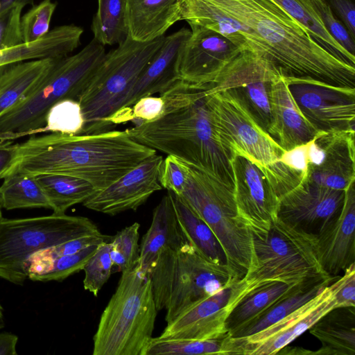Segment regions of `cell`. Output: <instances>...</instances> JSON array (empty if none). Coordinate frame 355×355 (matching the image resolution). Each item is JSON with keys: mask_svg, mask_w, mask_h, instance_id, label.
Masks as SVG:
<instances>
[{"mask_svg": "<svg viewBox=\"0 0 355 355\" xmlns=\"http://www.w3.org/2000/svg\"><path fill=\"white\" fill-rule=\"evenodd\" d=\"M182 18L221 34L286 79L355 89V66L271 0H183Z\"/></svg>", "mask_w": 355, "mask_h": 355, "instance_id": "cell-1", "label": "cell"}, {"mask_svg": "<svg viewBox=\"0 0 355 355\" xmlns=\"http://www.w3.org/2000/svg\"><path fill=\"white\" fill-rule=\"evenodd\" d=\"M155 153L125 130L51 133L19 144L14 162L1 179L14 173L64 174L85 180L99 191Z\"/></svg>", "mask_w": 355, "mask_h": 355, "instance_id": "cell-2", "label": "cell"}, {"mask_svg": "<svg viewBox=\"0 0 355 355\" xmlns=\"http://www.w3.org/2000/svg\"><path fill=\"white\" fill-rule=\"evenodd\" d=\"M209 85L176 80L159 94L164 101L161 114L125 131L136 141L191 164L233 190L230 157L206 101Z\"/></svg>", "mask_w": 355, "mask_h": 355, "instance_id": "cell-3", "label": "cell"}, {"mask_svg": "<svg viewBox=\"0 0 355 355\" xmlns=\"http://www.w3.org/2000/svg\"><path fill=\"white\" fill-rule=\"evenodd\" d=\"M93 338V355H144L157 309L148 274L135 266L121 272Z\"/></svg>", "mask_w": 355, "mask_h": 355, "instance_id": "cell-4", "label": "cell"}, {"mask_svg": "<svg viewBox=\"0 0 355 355\" xmlns=\"http://www.w3.org/2000/svg\"><path fill=\"white\" fill-rule=\"evenodd\" d=\"M148 275L158 311L171 322L195 302L241 279L227 264L215 263L190 243L162 251Z\"/></svg>", "mask_w": 355, "mask_h": 355, "instance_id": "cell-5", "label": "cell"}, {"mask_svg": "<svg viewBox=\"0 0 355 355\" xmlns=\"http://www.w3.org/2000/svg\"><path fill=\"white\" fill-rule=\"evenodd\" d=\"M105 53L104 46L93 39L76 54L59 60L25 98L0 116V140L42 132L51 107L64 99L77 101Z\"/></svg>", "mask_w": 355, "mask_h": 355, "instance_id": "cell-6", "label": "cell"}, {"mask_svg": "<svg viewBox=\"0 0 355 355\" xmlns=\"http://www.w3.org/2000/svg\"><path fill=\"white\" fill-rule=\"evenodd\" d=\"M165 35L139 42L127 36L105 53L88 85L78 98L84 118L81 134L109 130L112 117L119 110L136 80L161 47Z\"/></svg>", "mask_w": 355, "mask_h": 355, "instance_id": "cell-7", "label": "cell"}, {"mask_svg": "<svg viewBox=\"0 0 355 355\" xmlns=\"http://www.w3.org/2000/svg\"><path fill=\"white\" fill-rule=\"evenodd\" d=\"M252 244L251 263L243 277L248 293L270 282L297 284L331 277L322 266L317 235L278 217L266 232L252 234Z\"/></svg>", "mask_w": 355, "mask_h": 355, "instance_id": "cell-8", "label": "cell"}, {"mask_svg": "<svg viewBox=\"0 0 355 355\" xmlns=\"http://www.w3.org/2000/svg\"><path fill=\"white\" fill-rule=\"evenodd\" d=\"M184 162L187 178L179 196L212 230L223 247L227 265L243 278L251 263L252 234L239 216L233 190L202 169Z\"/></svg>", "mask_w": 355, "mask_h": 355, "instance_id": "cell-9", "label": "cell"}, {"mask_svg": "<svg viewBox=\"0 0 355 355\" xmlns=\"http://www.w3.org/2000/svg\"><path fill=\"white\" fill-rule=\"evenodd\" d=\"M101 233L89 218L66 214L0 219V278L22 285L25 265L35 252L87 235Z\"/></svg>", "mask_w": 355, "mask_h": 355, "instance_id": "cell-10", "label": "cell"}, {"mask_svg": "<svg viewBox=\"0 0 355 355\" xmlns=\"http://www.w3.org/2000/svg\"><path fill=\"white\" fill-rule=\"evenodd\" d=\"M220 141L230 158L245 156L264 171L268 178L277 173L284 150L254 120L241 101L224 89L211 85L205 90Z\"/></svg>", "mask_w": 355, "mask_h": 355, "instance_id": "cell-11", "label": "cell"}, {"mask_svg": "<svg viewBox=\"0 0 355 355\" xmlns=\"http://www.w3.org/2000/svg\"><path fill=\"white\" fill-rule=\"evenodd\" d=\"M335 306L329 284L311 301L261 331L244 338L227 334L223 340V355L277 354Z\"/></svg>", "mask_w": 355, "mask_h": 355, "instance_id": "cell-12", "label": "cell"}, {"mask_svg": "<svg viewBox=\"0 0 355 355\" xmlns=\"http://www.w3.org/2000/svg\"><path fill=\"white\" fill-rule=\"evenodd\" d=\"M302 114L318 132H354L355 89L286 79Z\"/></svg>", "mask_w": 355, "mask_h": 355, "instance_id": "cell-13", "label": "cell"}, {"mask_svg": "<svg viewBox=\"0 0 355 355\" xmlns=\"http://www.w3.org/2000/svg\"><path fill=\"white\" fill-rule=\"evenodd\" d=\"M280 76L265 60L245 51L225 70L212 87L233 94L268 133L271 125V87Z\"/></svg>", "mask_w": 355, "mask_h": 355, "instance_id": "cell-14", "label": "cell"}, {"mask_svg": "<svg viewBox=\"0 0 355 355\" xmlns=\"http://www.w3.org/2000/svg\"><path fill=\"white\" fill-rule=\"evenodd\" d=\"M233 195L238 214L251 234L266 232L277 218L279 198L255 162L235 155L230 158Z\"/></svg>", "mask_w": 355, "mask_h": 355, "instance_id": "cell-15", "label": "cell"}, {"mask_svg": "<svg viewBox=\"0 0 355 355\" xmlns=\"http://www.w3.org/2000/svg\"><path fill=\"white\" fill-rule=\"evenodd\" d=\"M189 26L191 33L179 58L178 80L214 85L245 51L213 30L195 24Z\"/></svg>", "mask_w": 355, "mask_h": 355, "instance_id": "cell-16", "label": "cell"}, {"mask_svg": "<svg viewBox=\"0 0 355 355\" xmlns=\"http://www.w3.org/2000/svg\"><path fill=\"white\" fill-rule=\"evenodd\" d=\"M248 294V285L241 278L189 306L167 323L160 336L194 340L223 338L227 334L225 324L229 314Z\"/></svg>", "mask_w": 355, "mask_h": 355, "instance_id": "cell-17", "label": "cell"}, {"mask_svg": "<svg viewBox=\"0 0 355 355\" xmlns=\"http://www.w3.org/2000/svg\"><path fill=\"white\" fill-rule=\"evenodd\" d=\"M303 180L345 191L355 181L354 132H322L307 143Z\"/></svg>", "mask_w": 355, "mask_h": 355, "instance_id": "cell-18", "label": "cell"}, {"mask_svg": "<svg viewBox=\"0 0 355 355\" xmlns=\"http://www.w3.org/2000/svg\"><path fill=\"white\" fill-rule=\"evenodd\" d=\"M345 191L307 180L279 198L277 217L308 233L318 235L340 211Z\"/></svg>", "mask_w": 355, "mask_h": 355, "instance_id": "cell-19", "label": "cell"}, {"mask_svg": "<svg viewBox=\"0 0 355 355\" xmlns=\"http://www.w3.org/2000/svg\"><path fill=\"white\" fill-rule=\"evenodd\" d=\"M162 161V156L156 153L150 156L107 187L97 191L83 206L110 216L136 211L162 189L159 179Z\"/></svg>", "mask_w": 355, "mask_h": 355, "instance_id": "cell-20", "label": "cell"}, {"mask_svg": "<svg viewBox=\"0 0 355 355\" xmlns=\"http://www.w3.org/2000/svg\"><path fill=\"white\" fill-rule=\"evenodd\" d=\"M191 31L182 28L165 36L164 40L124 98L119 110L112 117V125L123 122L128 109L139 98L162 93L178 80V65Z\"/></svg>", "mask_w": 355, "mask_h": 355, "instance_id": "cell-21", "label": "cell"}, {"mask_svg": "<svg viewBox=\"0 0 355 355\" xmlns=\"http://www.w3.org/2000/svg\"><path fill=\"white\" fill-rule=\"evenodd\" d=\"M354 182L345 190L344 203L339 214L317 235L322 266L331 277L355 263Z\"/></svg>", "mask_w": 355, "mask_h": 355, "instance_id": "cell-22", "label": "cell"}, {"mask_svg": "<svg viewBox=\"0 0 355 355\" xmlns=\"http://www.w3.org/2000/svg\"><path fill=\"white\" fill-rule=\"evenodd\" d=\"M270 103L268 134L284 151L307 144L322 132L316 130L302 114L282 76L272 84Z\"/></svg>", "mask_w": 355, "mask_h": 355, "instance_id": "cell-23", "label": "cell"}, {"mask_svg": "<svg viewBox=\"0 0 355 355\" xmlns=\"http://www.w3.org/2000/svg\"><path fill=\"white\" fill-rule=\"evenodd\" d=\"M188 243L178 219L171 192L168 191L153 210L150 225L139 245V258L136 267L148 274L162 251L178 249Z\"/></svg>", "mask_w": 355, "mask_h": 355, "instance_id": "cell-24", "label": "cell"}, {"mask_svg": "<svg viewBox=\"0 0 355 355\" xmlns=\"http://www.w3.org/2000/svg\"><path fill=\"white\" fill-rule=\"evenodd\" d=\"M183 0H125L128 35L146 42L164 36L182 20Z\"/></svg>", "mask_w": 355, "mask_h": 355, "instance_id": "cell-25", "label": "cell"}, {"mask_svg": "<svg viewBox=\"0 0 355 355\" xmlns=\"http://www.w3.org/2000/svg\"><path fill=\"white\" fill-rule=\"evenodd\" d=\"M83 30L70 24L53 28L43 37L0 51V67L42 58L62 59L80 44Z\"/></svg>", "mask_w": 355, "mask_h": 355, "instance_id": "cell-26", "label": "cell"}, {"mask_svg": "<svg viewBox=\"0 0 355 355\" xmlns=\"http://www.w3.org/2000/svg\"><path fill=\"white\" fill-rule=\"evenodd\" d=\"M59 60L48 58L6 65L0 77V116L25 98Z\"/></svg>", "mask_w": 355, "mask_h": 355, "instance_id": "cell-27", "label": "cell"}, {"mask_svg": "<svg viewBox=\"0 0 355 355\" xmlns=\"http://www.w3.org/2000/svg\"><path fill=\"white\" fill-rule=\"evenodd\" d=\"M309 331L322 343L314 354L354 355V307L332 309L320 318Z\"/></svg>", "mask_w": 355, "mask_h": 355, "instance_id": "cell-28", "label": "cell"}, {"mask_svg": "<svg viewBox=\"0 0 355 355\" xmlns=\"http://www.w3.org/2000/svg\"><path fill=\"white\" fill-rule=\"evenodd\" d=\"M334 277H322L302 282L256 318L227 335L234 338L248 337L275 324L319 295L334 281Z\"/></svg>", "mask_w": 355, "mask_h": 355, "instance_id": "cell-29", "label": "cell"}, {"mask_svg": "<svg viewBox=\"0 0 355 355\" xmlns=\"http://www.w3.org/2000/svg\"><path fill=\"white\" fill-rule=\"evenodd\" d=\"M302 283L270 282L252 290L229 314L225 324L227 334L239 329L256 318L275 302L290 294Z\"/></svg>", "mask_w": 355, "mask_h": 355, "instance_id": "cell-30", "label": "cell"}, {"mask_svg": "<svg viewBox=\"0 0 355 355\" xmlns=\"http://www.w3.org/2000/svg\"><path fill=\"white\" fill-rule=\"evenodd\" d=\"M171 194L178 219L189 242L209 260L227 265L223 247L209 226L180 196L172 192Z\"/></svg>", "mask_w": 355, "mask_h": 355, "instance_id": "cell-31", "label": "cell"}, {"mask_svg": "<svg viewBox=\"0 0 355 355\" xmlns=\"http://www.w3.org/2000/svg\"><path fill=\"white\" fill-rule=\"evenodd\" d=\"M35 176L55 214H65L69 207L83 203L97 191L87 180L73 175L44 173Z\"/></svg>", "mask_w": 355, "mask_h": 355, "instance_id": "cell-32", "label": "cell"}, {"mask_svg": "<svg viewBox=\"0 0 355 355\" xmlns=\"http://www.w3.org/2000/svg\"><path fill=\"white\" fill-rule=\"evenodd\" d=\"M0 186V207L6 210L46 208L51 204L35 175L14 173L3 178Z\"/></svg>", "mask_w": 355, "mask_h": 355, "instance_id": "cell-33", "label": "cell"}, {"mask_svg": "<svg viewBox=\"0 0 355 355\" xmlns=\"http://www.w3.org/2000/svg\"><path fill=\"white\" fill-rule=\"evenodd\" d=\"M91 29L101 44H119L128 35L125 0H97Z\"/></svg>", "mask_w": 355, "mask_h": 355, "instance_id": "cell-34", "label": "cell"}, {"mask_svg": "<svg viewBox=\"0 0 355 355\" xmlns=\"http://www.w3.org/2000/svg\"><path fill=\"white\" fill-rule=\"evenodd\" d=\"M301 23L320 44L355 65V55L346 51L325 28L321 19L306 0H271Z\"/></svg>", "mask_w": 355, "mask_h": 355, "instance_id": "cell-35", "label": "cell"}, {"mask_svg": "<svg viewBox=\"0 0 355 355\" xmlns=\"http://www.w3.org/2000/svg\"><path fill=\"white\" fill-rule=\"evenodd\" d=\"M224 337L194 340L159 336L151 339L146 348L144 355H223Z\"/></svg>", "mask_w": 355, "mask_h": 355, "instance_id": "cell-36", "label": "cell"}, {"mask_svg": "<svg viewBox=\"0 0 355 355\" xmlns=\"http://www.w3.org/2000/svg\"><path fill=\"white\" fill-rule=\"evenodd\" d=\"M83 126L84 118L79 102L74 99H64L49 110L42 132L80 135Z\"/></svg>", "mask_w": 355, "mask_h": 355, "instance_id": "cell-37", "label": "cell"}, {"mask_svg": "<svg viewBox=\"0 0 355 355\" xmlns=\"http://www.w3.org/2000/svg\"><path fill=\"white\" fill-rule=\"evenodd\" d=\"M139 227L135 222L111 236L110 257L113 267L119 272L134 268L139 258Z\"/></svg>", "mask_w": 355, "mask_h": 355, "instance_id": "cell-38", "label": "cell"}, {"mask_svg": "<svg viewBox=\"0 0 355 355\" xmlns=\"http://www.w3.org/2000/svg\"><path fill=\"white\" fill-rule=\"evenodd\" d=\"M110 241L98 245L83 268L85 273L84 288L96 297L112 272L113 263L110 257Z\"/></svg>", "mask_w": 355, "mask_h": 355, "instance_id": "cell-39", "label": "cell"}, {"mask_svg": "<svg viewBox=\"0 0 355 355\" xmlns=\"http://www.w3.org/2000/svg\"><path fill=\"white\" fill-rule=\"evenodd\" d=\"M55 8L56 3L51 0H43L21 17L23 43L37 41L49 32L51 20Z\"/></svg>", "mask_w": 355, "mask_h": 355, "instance_id": "cell-40", "label": "cell"}, {"mask_svg": "<svg viewBox=\"0 0 355 355\" xmlns=\"http://www.w3.org/2000/svg\"><path fill=\"white\" fill-rule=\"evenodd\" d=\"M98 245H92L77 252L60 256L55 259L52 261L49 270L42 275L38 279V281L61 282L70 275L83 270Z\"/></svg>", "mask_w": 355, "mask_h": 355, "instance_id": "cell-41", "label": "cell"}, {"mask_svg": "<svg viewBox=\"0 0 355 355\" xmlns=\"http://www.w3.org/2000/svg\"><path fill=\"white\" fill-rule=\"evenodd\" d=\"M321 19L329 33L346 51L355 55L354 40L347 29L334 15L331 6L324 0H306Z\"/></svg>", "mask_w": 355, "mask_h": 355, "instance_id": "cell-42", "label": "cell"}, {"mask_svg": "<svg viewBox=\"0 0 355 355\" xmlns=\"http://www.w3.org/2000/svg\"><path fill=\"white\" fill-rule=\"evenodd\" d=\"M24 8L18 5L0 12V51L23 44L21 14Z\"/></svg>", "mask_w": 355, "mask_h": 355, "instance_id": "cell-43", "label": "cell"}, {"mask_svg": "<svg viewBox=\"0 0 355 355\" xmlns=\"http://www.w3.org/2000/svg\"><path fill=\"white\" fill-rule=\"evenodd\" d=\"M187 178L184 162L173 155L163 159L159 170V182L162 188L178 196L183 191Z\"/></svg>", "mask_w": 355, "mask_h": 355, "instance_id": "cell-44", "label": "cell"}, {"mask_svg": "<svg viewBox=\"0 0 355 355\" xmlns=\"http://www.w3.org/2000/svg\"><path fill=\"white\" fill-rule=\"evenodd\" d=\"M344 275L330 284L336 308L355 307V263L344 270Z\"/></svg>", "mask_w": 355, "mask_h": 355, "instance_id": "cell-45", "label": "cell"}, {"mask_svg": "<svg viewBox=\"0 0 355 355\" xmlns=\"http://www.w3.org/2000/svg\"><path fill=\"white\" fill-rule=\"evenodd\" d=\"M163 108L164 101L160 96L141 98L128 109L123 122L134 120L136 123L152 121L161 114Z\"/></svg>", "mask_w": 355, "mask_h": 355, "instance_id": "cell-46", "label": "cell"}, {"mask_svg": "<svg viewBox=\"0 0 355 355\" xmlns=\"http://www.w3.org/2000/svg\"><path fill=\"white\" fill-rule=\"evenodd\" d=\"M279 161L291 168L302 173L304 178L308 162L307 144L284 151Z\"/></svg>", "mask_w": 355, "mask_h": 355, "instance_id": "cell-47", "label": "cell"}, {"mask_svg": "<svg viewBox=\"0 0 355 355\" xmlns=\"http://www.w3.org/2000/svg\"><path fill=\"white\" fill-rule=\"evenodd\" d=\"M340 17L351 37H355V8L351 0H329Z\"/></svg>", "mask_w": 355, "mask_h": 355, "instance_id": "cell-48", "label": "cell"}, {"mask_svg": "<svg viewBox=\"0 0 355 355\" xmlns=\"http://www.w3.org/2000/svg\"><path fill=\"white\" fill-rule=\"evenodd\" d=\"M14 140H0V179L14 162L19 144Z\"/></svg>", "mask_w": 355, "mask_h": 355, "instance_id": "cell-49", "label": "cell"}, {"mask_svg": "<svg viewBox=\"0 0 355 355\" xmlns=\"http://www.w3.org/2000/svg\"><path fill=\"white\" fill-rule=\"evenodd\" d=\"M18 336L8 332L0 333V355H17Z\"/></svg>", "mask_w": 355, "mask_h": 355, "instance_id": "cell-50", "label": "cell"}, {"mask_svg": "<svg viewBox=\"0 0 355 355\" xmlns=\"http://www.w3.org/2000/svg\"><path fill=\"white\" fill-rule=\"evenodd\" d=\"M33 0H0V12L6 11L18 5L26 6L32 4Z\"/></svg>", "mask_w": 355, "mask_h": 355, "instance_id": "cell-51", "label": "cell"}, {"mask_svg": "<svg viewBox=\"0 0 355 355\" xmlns=\"http://www.w3.org/2000/svg\"><path fill=\"white\" fill-rule=\"evenodd\" d=\"M5 326V320H4V315H3V309L2 306L0 304V329H1Z\"/></svg>", "mask_w": 355, "mask_h": 355, "instance_id": "cell-52", "label": "cell"}, {"mask_svg": "<svg viewBox=\"0 0 355 355\" xmlns=\"http://www.w3.org/2000/svg\"><path fill=\"white\" fill-rule=\"evenodd\" d=\"M6 66L0 67V77Z\"/></svg>", "mask_w": 355, "mask_h": 355, "instance_id": "cell-53", "label": "cell"}, {"mask_svg": "<svg viewBox=\"0 0 355 355\" xmlns=\"http://www.w3.org/2000/svg\"><path fill=\"white\" fill-rule=\"evenodd\" d=\"M2 211H1V207H0V219L2 218Z\"/></svg>", "mask_w": 355, "mask_h": 355, "instance_id": "cell-54", "label": "cell"}]
</instances>
